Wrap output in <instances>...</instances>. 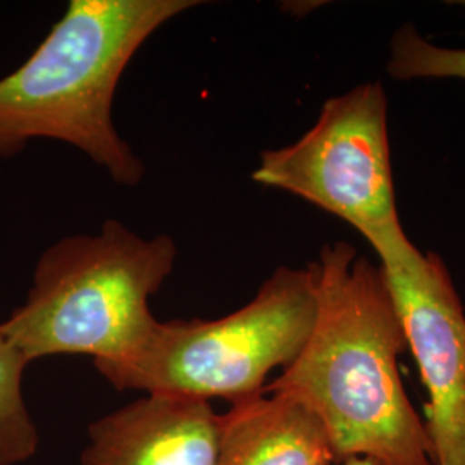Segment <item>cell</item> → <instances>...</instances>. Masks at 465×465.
<instances>
[{"instance_id":"6da1fadb","label":"cell","mask_w":465,"mask_h":465,"mask_svg":"<svg viewBox=\"0 0 465 465\" xmlns=\"http://www.w3.org/2000/svg\"><path fill=\"white\" fill-rule=\"evenodd\" d=\"M317 316L297 359L266 384L319 417L338 460L434 465L426 422L407 397L400 355L407 349L381 267L349 242L314 262Z\"/></svg>"},{"instance_id":"7a4b0ae2","label":"cell","mask_w":465,"mask_h":465,"mask_svg":"<svg viewBox=\"0 0 465 465\" xmlns=\"http://www.w3.org/2000/svg\"><path fill=\"white\" fill-rule=\"evenodd\" d=\"M199 4L71 0L34 54L0 78V159L49 138L82 150L116 183H140L145 166L113 121L117 84L152 35Z\"/></svg>"},{"instance_id":"3957f363","label":"cell","mask_w":465,"mask_h":465,"mask_svg":"<svg viewBox=\"0 0 465 465\" xmlns=\"http://www.w3.org/2000/svg\"><path fill=\"white\" fill-rule=\"evenodd\" d=\"M176 257L173 238H143L114 219L97 234L57 240L40 255L25 303L2 330L28 362L50 355L119 361L155 326L149 300Z\"/></svg>"},{"instance_id":"277c9868","label":"cell","mask_w":465,"mask_h":465,"mask_svg":"<svg viewBox=\"0 0 465 465\" xmlns=\"http://www.w3.org/2000/svg\"><path fill=\"white\" fill-rule=\"evenodd\" d=\"M317 316L316 266L278 267L247 305L214 321L155 322L130 355L95 364L117 390L236 403L299 355Z\"/></svg>"},{"instance_id":"5b68a950","label":"cell","mask_w":465,"mask_h":465,"mask_svg":"<svg viewBox=\"0 0 465 465\" xmlns=\"http://www.w3.org/2000/svg\"><path fill=\"white\" fill-rule=\"evenodd\" d=\"M252 178L343 219L372 249L403 232L380 82L326 100L300 140L262 152Z\"/></svg>"},{"instance_id":"8992f818","label":"cell","mask_w":465,"mask_h":465,"mask_svg":"<svg viewBox=\"0 0 465 465\" xmlns=\"http://www.w3.org/2000/svg\"><path fill=\"white\" fill-rule=\"evenodd\" d=\"M407 347L428 390L434 465H465V312L449 269L405 232L376 247Z\"/></svg>"},{"instance_id":"52a82bcc","label":"cell","mask_w":465,"mask_h":465,"mask_svg":"<svg viewBox=\"0 0 465 465\" xmlns=\"http://www.w3.org/2000/svg\"><path fill=\"white\" fill-rule=\"evenodd\" d=\"M219 441L211 401L147 395L90 424L82 465H217Z\"/></svg>"},{"instance_id":"ba28073f","label":"cell","mask_w":465,"mask_h":465,"mask_svg":"<svg viewBox=\"0 0 465 465\" xmlns=\"http://www.w3.org/2000/svg\"><path fill=\"white\" fill-rule=\"evenodd\" d=\"M340 462L316 414L284 395L262 393L221 414L217 465H332Z\"/></svg>"},{"instance_id":"9c48e42d","label":"cell","mask_w":465,"mask_h":465,"mask_svg":"<svg viewBox=\"0 0 465 465\" xmlns=\"http://www.w3.org/2000/svg\"><path fill=\"white\" fill-rule=\"evenodd\" d=\"M28 364L0 324V465L23 464L38 450V431L23 397Z\"/></svg>"},{"instance_id":"30bf717a","label":"cell","mask_w":465,"mask_h":465,"mask_svg":"<svg viewBox=\"0 0 465 465\" xmlns=\"http://www.w3.org/2000/svg\"><path fill=\"white\" fill-rule=\"evenodd\" d=\"M386 69L397 80H465V49L436 45L407 23L391 36Z\"/></svg>"},{"instance_id":"8fae6325","label":"cell","mask_w":465,"mask_h":465,"mask_svg":"<svg viewBox=\"0 0 465 465\" xmlns=\"http://www.w3.org/2000/svg\"><path fill=\"white\" fill-rule=\"evenodd\" d=\"M341 465H388L381 462V460H376V459H371V457H351L347 460H341Z\"/></svg>"}]
</instances>
